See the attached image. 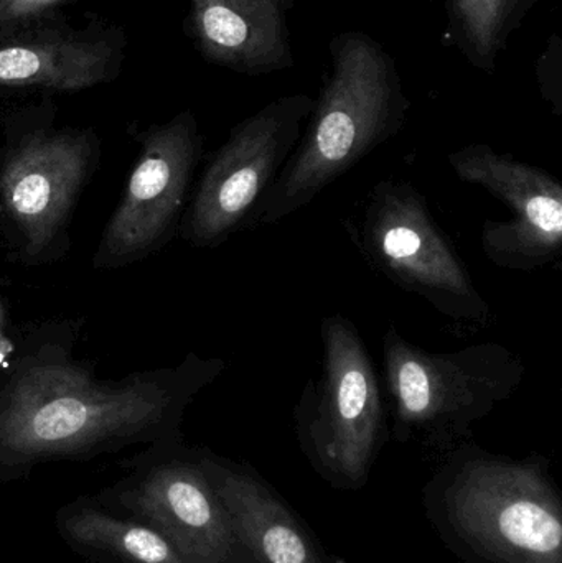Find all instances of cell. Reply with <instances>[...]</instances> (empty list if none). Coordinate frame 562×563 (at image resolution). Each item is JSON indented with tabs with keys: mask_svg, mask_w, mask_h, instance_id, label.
Returning <instances> with one entry per match:
<instances>
[{
	"mask_svg": "<svg viewBox=\"0 0 562 563\" xmlns=\"http://www.w3.org/2000/svg\"><path fill=\"white\" fill-rule=\"evenodd\" d=\"M224 367L190 353L178 366L111 383L53 347L25 357L0 390V483L49 462L180 440L185 410Z\"/></svg>",
	"mask_w": 562,
	"mask_h": 563,
	"instance_id": "cell-1",
	"label": "cell"
},
{
	"mask_svg": "<svg viewBox=\"0 0 562 563\" xmlns=\"http://www.w3.org/2000/svg\"><path fill=\"white\" fill-rule=\"evenodd\" d=\"M13 353V344L9 338L3 334V331L0 330V366L5 364V361L9 360L10 354Z\"/></svg>",
	"mask_w": 562,
	"mask_h": 563,
	"instance_id": "cell-18",
	"label": "cell"
},
{
	"mask_svg": "<svg viewBox=\"0 0 562 563\" xmlns=\"http://www.w3.org/2000/svg\"><path fill=\"white\" fill-rule=\"evenodd\" d=\"M313 102L304 95L289 96L234 128L205 170L191 203L185 236L195 246H218L250 227L299 144Z\"/></svg>",
	"mask_w": 562,
	"mask_h": 563,
	"instance_id": "cell-8",
	"label": "cell"
},
{
	"mask_svg": "<svg viewBox=\"0 0 562 563\" xmlns=\"http://www.w3.org/2000/svg\"><path fill=\"white\" fill-rule=\"evenodd\" d=\"M346 231L368 264L401 290L455 323L487 324V298L415 185L378 181Z\"/></svg>",
	"mask_w": 562,
	"mask_h": 563,
	"instance_id": "cell-6",
	"label": "cell"
},
{
	"mask_svg": "<svg viewBox=\"0 0 562 563\" xmlns=\"http://www.w3.org/2000/svg\"><path fill=\"white\" fill-rule=\"evenodd\" d=\"M322 366L296 404L297 439L333 485H363L386 439L382 384L355 323L330 314L320 323Z\"/></svg>",
	"mask_w": 562,
	"mask_h": 563,
	"instance_id": "cell-5",
	"label": "cell"
},
{
	"mask_svg": "<svg viewBox=\"0 0 562 563\" xmlns=\"http://www.w3.org/2000/svg\"><path fill=\"white\" fill-rule=\"evenodd\" d=\"M58 2L59 0H0V30L19 25Z\"/></svg>",
	"mask_w": 562,
	"mask_h": 563,
	"instance_id": "cell-17",
	"label": "cell"
},
{
	"mask_svg": "<svg viewBox=\"0 0 562 563\" xmlns=\"http://www.w3.org/2000/svg\"><path fill=\"white\" fill-rule=\"evenodd\" d=\"M525 377V361L500 343L432 353L393 324L383 336V379L398 442L436 450L458 445L475 422L520 389Z\"/></svg>",
	"mask_w": 562,
	"mask_h": 563,
	"instance_id": "cell-3",
	"label": "cell"
},
{
	"mask_svg": "<svg viewBox=\"0 0 562 563\" xmlns=\"http://www.w3.org/2000/svg\"><path fill=\"white\" fill-rule=\"evenodd\" d=\"M2 327H3V311H2V307H0V330H2Z\"/></svg>",
	"mask_w": 562,
	"mask_h": 563,
	"instance_id": "cell-19",
	"label": "cell"
},
{
	"mask_svg": "<svg viewBox=\"0 0 562 563\" xmlns=\"http://www.w3.org/2000/svg\"><path fill=\"white\" fill-rule=\"evenodd\" d=\"M128 475L96 493L111 511L164 536L187 563H251L211 486L200 450L155 443L122 462Z\"/></svg>",
	"mask_w": 562,
	"mask_h": 563,
	"instance_id": "cell-7",
	"label": "cell"
},
{
	"mask_svg": "<svg viewBox=\"0 0 562 563\" xmlns=\"http://www.w3.org/2000/svg\"><path fill=\"white\" fill-rule=\"evenodd\" d=\"M200 152L191 115H178L144 139L128 190L106 228L96 266H115L151 251L174 227Z\"/></svg>",
	"mask_w": 562,
	"mask_h": 563,
	"instance_id": "cell-10",
	"label": "cell"
},
{
	"mask_svg": "<svg viewBox=\"0 0 562 563\" xmlns=\"http://www.w3.org/2000/svg\"><path fill=\"white\" fill-rule=\"evenodd\" d=\"M62 541L88 563H187L154 529L102 506L96 496H78L55 515Z\"/></svg>",
	"mask_w": 562,
	"mask_h": 563,
	"instance_id": "cell-14",
	"label": "cell"
},
{
	"mask_svg": "<svg viewBox=\"0 0 562 563\" xmlns=\"http://www.w3.org/2000/svg\"><path fill=\"white\" fill-rule=\"evenodd\" d=\"M449 165L459 180L484 188L514 213L482 228V250L494 266L533 273L560 257L562 187L554 175L487 144L458 148Z\"/></svg>",
	"mask_w": 562,
	"mask_h": 563,
	"instance_id": "cell-9",
	"label": "cell"
},
{
	"mask_svg": "<svg viewBox=\"0 0 562 563\" xmlns=\"http://www.w3.org/2000/svg\"><path fill=\"white\" fill-rule=\"evenodd\" d=\"M205 52L231 68L266 73L289 62L286 0H191Z\"/></svg>",
	"mask_w": 562,
	"mask_h": 563,
	"instance_id": "cell-13",
	"label": "cell"
},
{
	"mask_svg": "<svg viewBox=\"0 0 562 563\" xmlns=\"http://www.w3.org/2000/svg\"><path fill=\"white\" fill-rule=\"evenodd\" d=\"M89 147L79 135L30 139L10 155L0 177L3 207L36 256L55 240L88 167Z\"/></svg>",
	"mask_w": 562,
	"mask_h": 563,
	"instance_id": "cell-11",
	"label": "cell"
},
{
	"mask_svg": "<svg viewBox=\"0 0 562 563\" xmlns=\"http://www.w3.org/2000/svg\"><path fill=\"white\" fill-rule=\"evenodd\" d=\"M442 518L482 563H562V508L543 459L459 452L442 472Z\"/></svg>",
	"mask_w": 562,
	"mask_h": 563,
	"instance_id": "cell-4",
	"label": "cell"
},
{
	"mask_svg": "<svg viewBox=\"0 0 562 563\" xmlns=\"http://www.w3.org/2000/svg\"><path fill=\"white\" fill-rule=\"evenodd\" d=\"M533 0H449L462 45L481 66L492 68L511 29Z\"/></svg>",
	"mask_w": 562,
	"mask_h": 563,
	"instance_id": "cell-16",
	"label": "cell"
},
{
	"mask_svg": "<svg viewBox=\"0 0 562 563\" xmlns=\"http://www.w3.org/2000/svg\"><path fill=\"white\" fill-rule=\"evenodd\" d=\"M200 459L251 563H326L309 531L253 472L207 450Z\"/></svg>",
	"mask_w": 562,
	"mask_h": 563,
	"instance_id": "cell-12",
	"label": "cell"
},
{
	"mask_svg": "<svg viewBox=\"0 0 562 563\" xmlns=\"http://www.w3.org/2000/svg\"><path fill=\"white\" fill-rule=\"evenodd\" d=\"M106 43L38 38L0 45V86L79 91L102 81L108 71Z\"/></svg>",
	"mask_w": 562,
	"mask_h": 563,
	"instance_id": "cell-15",
	"label": "cell"
},
{
	"mask_svg": "<svg viewBox=\"0 0 562 563\" xmlns=\"http://www.w3.org/2000/svg\"><path fill=\"white\" fill-rule=\"evenodd\" d=\"M408 99L382 46L363 33L333 42V75L313 102L299 139L276 184L257 207L250 227L276 224L312 203L405 124Z\"/></svg>",
	"mask_w": 562,
	"mask_h": 563,
	"instance_id": "cell-2",
	"label": "cell"
}]
</instances>
